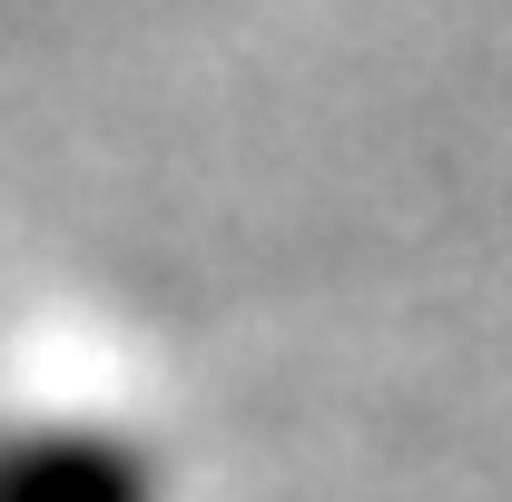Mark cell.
Wrapping results in <instances>:
<instances>
[{
    "instance_id": "obj_1",
    "label": "cell",
    "mask_w": 512,
    "mask_h": 502,
    "mask_svg": "<svg viewBox=\"0 0 512 502\" xmlns=\"http://www.w3.org/2000/svg\"><path fill=\"white\" fill-rule=\"evenodd\" d=\"M0 502H158V473L109 424H0Z\"/></svg>"
}]
</instances>
